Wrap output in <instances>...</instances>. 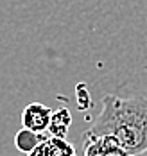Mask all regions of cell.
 Here are the masks:
<instances>
[{
  "label": "cell",
  "mask_w": 147,
  "mask_h": 156,
  "mask_svg": "<svg viewBox=\"0 0 147 156\" xmlns=\"http://www.w3.org/2000/svg\"><path fill=\"white\" fill-rule=\"evenodd\" d=\"M113 136L129 154L138 156L147 151V97L104 95L102 109L82 138Z\"/></svg>",
  "instance_id": "cell-1"
},
{
  "label": "cell",
  "mask_w": 147,
  "mask_h": 156,
  "mask_svg": "<svg viewBox=\"0 0 147 156\" xmlns=\"http://www.w3.org/2000/svg\"><path fill=\"white\" fill-rule=\"evenodd\" d=\"M50 117H52V109L41 102H31L29 106H25L22 113V126L25 129H31L34 133H45L49 129Z\"/></svg>",
  "instance_id": "cell-2"
},
{
  "label": "cell",
  "mask_w": 147,
  "mask_h": 156,
  "mask_svg": "<svg viewBox=\"0 0 147 156\" xmlns=\"http://www.w3.org/2000/svg\"><path fill=\"white\" fill-rule=\"evenodd\" d=\"M82 156H133L124 147H120L113 136L82 138Z\"/></svg>",
  "instance_id": "cell-3"
},
{
  "label": "cell",
  "mask_w": 147,
  "mask_h": 156,
  "mask_svg": "<svg viewBox=\"0 0 147 156\" xmlns=\"http://www.w3.org/2000/svg\"><path fill=\"white\" fill-rule=\"evenodd\" d=\"M27 156H75V147L58 136H45V140L38 144Z\"/></svg>",
  "instance_id": "cell-4"
},
{
  "label": "cell",
  "mask_w": 147,
  "mask_h": 156,
  "mask_svg": "<svg viewBox=\"0 0 147 156\" xmlns=\"http://www.w3.org/2000/svg\"><path fill=\"white\" fill-rule=\"evenodd\" d=\"M70 124H72V113L66 108H59V109H56V111H52L50 124H49V129L47 131L50 133V136L65 138Z\"/></svg>",
  "instance_id": "cell-5"
},
{
  "label": "cell",
  "mask_w": 147,
  "mask_h": 156,
  "mask_svg": "<svg viewBox=\"0 0 147 156\" xmlns=\"http://www.w3.org/2000/svg\"><path fill=\"white\" fill-rule=\"evenodd\" d=\"M43 140H45V133L43 135L41 133H34V131L25 129V127H22L16 135H15V145H16V149H20L25 154H29L34 147L38 144H41Z\"/></svg>",
  "instance_id": "cell-6"
}]
</instances>
